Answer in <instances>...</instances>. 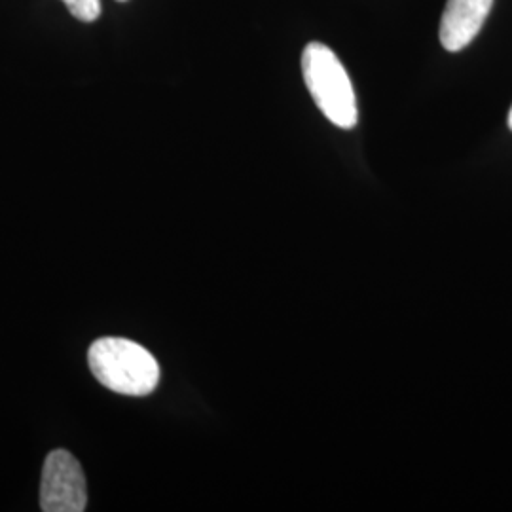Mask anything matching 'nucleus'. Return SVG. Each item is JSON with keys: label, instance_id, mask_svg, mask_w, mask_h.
<instances>
[{"label": "nucleus", "instance_id": "0eeeda50", "mask_svg": "<svg viewBox=\"0 0 512 512\" xmlns=\"http://www.w3.org/2000/svg\"><path fill=\"white\" fill-rule=\"evenodd\" d=\"M118 2H128V0H118Z\"/></svg>", "mask_w": 512, "mask_h": 512}, {"label": "nucleus", "instance_id": "20e7f679", "mask_svg": "<svg viewBox=\"0 0 512 512\" xmlns=\"http://www.w3.org/2000/svg\"><path fill=\"white\" fill-rule=\"evenodd\" d=\"M494 0H448L440 19V44L448 52L467 48L492 12Z\"/></svg>", "mask_w": 512, "mask_h": 512}, {"label": "nucleus", "instance_id": "f03ea898", "mask_svg": "<svg viewBox=\"0 0 512 512\" xmlns=\"http://www.w3.org/2000/svg\"><path fill=\"white\" fill-rule=\"evenodd\" d=\"M302 74L311 97L336 128L353 129L359 120L348 71L329 46L310 42L302 52Z\"/></svg>", "mask_w": 512, "mask_h": 512}, {"label": "nucleus", "instance_id": "423d86ee", "mask_svg": "<svg viewBox=\"0 0 512 512\" xmlns=\"http://www.w3.org/2000/svg\"><path fill=\"white\" fill-rule=\"evenodd\" d=\"M509 128H511L512 131V109L511 112H509Z\"/></svg>", "mask_w": 512, "mask_h": 512}, {"label": "nucleus", "instance_id": "7ed1b4c3", "mask_svg": "<svg viewBox=\"0 0 512 512\" xmlns=\"http://www.w3.org/2000/svg\"><path fill=\"white\" fill-rule=\"evenodd\" d=\"M86 507L88 486L78 459L67 450H54L42 469L40 509L44 512H82Z\"/></svg>", "mask_w": 512, "mask_h": 512}, {"label": "nucleus", "instance_id": "f257e3e1", "mask_svg": "<svg viewBox=\"0 0 512 512\" xmlns=\"http://www.w3.org/2000/svg\"><path fill=\"white\" fill-rule=\"evenodd\" d=\"M93 376L110 391L147 397L160 382V365L148 349L126 338H99L88 351Z\"/></svg>", "mask_w": 512, "mask_h": 512}, {"label": "nucleus", "instance_id": "39448f33", "mask_svg": "<svg viewBox=\"0 0 512 512\" xmlns=\"http://www.w3.org/2000/svg\"><path fill=\"white\" fill-rule=\"evenodd\" d=\"M63 2L71 12V16L78 21L92 23L101 16V0H63Z\"/></svg>", "mask_w": 512, "mask_h": 512}]
</instances>
